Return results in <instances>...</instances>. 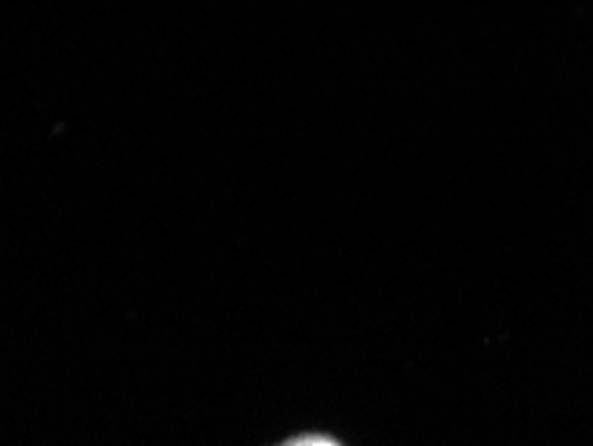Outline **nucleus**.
<instances>
[{
  "label": "nucleus",
  "mask_w": 593,
  "mask_h": 446,
  "mask_svg": "<svg viewBox=\"0 0 593 446\" xmlns=\"http://www.w3.org/2000/svg\"><path fill=\"white\" fill-rule=\"evenodd\" d=\"M289 444H297V446H335L337 442L335 438H329V436H297V438H291Z\"/></svg>",
  "instance_id": "nucleus-1"
}]
</instances>
